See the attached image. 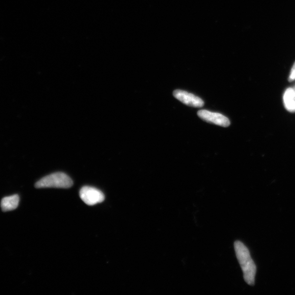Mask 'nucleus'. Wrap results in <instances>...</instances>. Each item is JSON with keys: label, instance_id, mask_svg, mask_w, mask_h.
<instances>
[{"label": "nucleus", "instance_id": "2", "mask_svg": "<svg viewBox=\"0 0 295 295\" xmlns=\"http://www.w3.org/2000/svg\"><path fill=\"white\" fill-rule=\"evenodd\" d=\"M73 182L69 176L62 172H56L44 177L36 183L37 188H70Z\"/></svg>", "mask_w": 295, "mask_h": 295}, {"label": "nucleus", "instance_id": "1", "mask_svg": "<svg viewBox=\"0 0 295 295\" xmlns=\"http://www.w3.org/2000/svg\"><path fill=\"white\" fill-rule=\"evenodd\" d=\"M234 247L237 258L243 273L245 282L250 285L255 283L257 266L250 256L249 249L240 241H236Z\"/></svg>", "mask_w": 295, "mask_h": 295}, {"label": "nucleus", "instance_id": "4", "mask_svg": "<svg viewBox=\"0 0 295 295\" xmlns=\"http://www.w3.org/2000/svg\"><path fill=\"white\" fill-rule=\"evenodd\" d=\"M198 115L204 121L218 126L226 128L230 125L229 119L221 113H214L207 110H200L198 111Z\"/></svg>", "mask_w": 295, "mask_h": 295}, {"label": "nucleus", "instance_id": "7", "mask_svg": "<svg viewBox=\"0 0 295 295\" xmlns=\"http://www.w3.org/2000/svg\"><path fill=\"white\" fill-rule=\"evenodd\" d=\"M285 108L289 112L295 113V92L293 88H288L283 96Z\"/></svg>", "mask_w": 295, "mask_h": 295}, {"label": "nucleus", "instance_id": "5", "mask_svg": "<svg viewBox=\"0 0 295 295\" xmlns=\"http://www.w3.org/2000/svg\"><path fill=\"white\" fill-rule=\"evenodd\" d=\"M173 96L187 106L200 108L204 106V102L201 98L193 93L182 90H176L173 92Z\"/></svg>", "mask_w": 295, "mask_h": 295}, {"label": "nucleus", "instance_id": "6", "mask_svg": "<svg viewBox=\"0 0 295 295\" xmlns=\"http://www.w3.org/2000/svg\"><path fill=\"white\" fill-rule=\"evenodd\" d=\"M19 203V197L17 195L6 197L1 201L2 210L4 212L13 211L18 206Z\"/></svg>", "mask_w": 295, "mask_h": 295}, {"label": "nucleus", "instance_id": "8", "mask_svg": "<svg viewBox=\"0 0 295 295\" xmlns=\"http://www.w3.org/2000/svg\"><path fill=\"white\" fill-rule=\"evenodd\" d=\"M294 80H295V62L293 66L291 73H290L289 78V80L290 82H292Z\"/></svg>", "mask_w": 295, "mask_h": 295}, {"label": "nucleus", "instance_id": "9", "mask_svg": "<svg viewBox=\"0 0 295 295\" xmlns=\"http://www.w3.org/2000/svg\"><path fill=\"white\" fill-rule=\"evenodd\" d=\"M293 89H294V92H295V87H294V88Z\"/></svg>", "mask_w": 295, "mask_h": 295}, {"label": "nucleus", "instance_id": "3", "mask_svg": "<svg viewBox=\"0 0 295 295\" xmlns=\"http://www.w3.org/2000/svg\"><path fill=\"white\" fill-rule=\"evenodd\" d=\"M79 195L83 202L89 205L101 203L105 200L102 192L91 186L83 187L80 190Z\"/></svg>", "mask_w": 295, "mask_h": 295}]
</instances>
